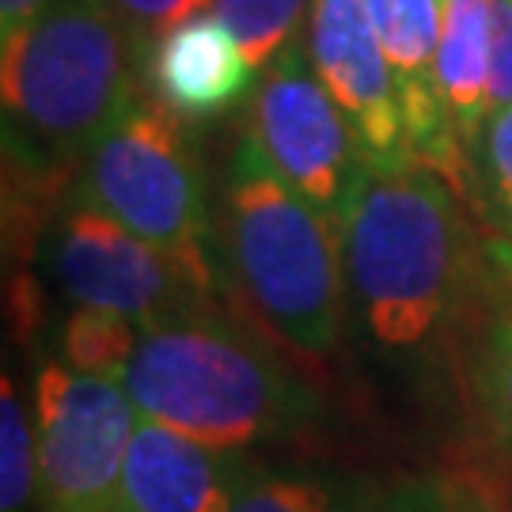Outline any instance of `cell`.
<instances>
[{
  "mask_svg": "<svg viewBox=\"0 0 512 512\" xmlns=\"http://www.w3.org/2000/svg\"><path fill=\"white\" fill-rule=\"evenodd\" d=\"M501 258L505 262L497 274L494 308H490L482 357H478V391L497 437L512 456V247H505Z\"/></svg>",
  "mask_w": 512,
  "mask_h": 512,
  "instance_id": "9a60e30c",
  "label": "cell"
},
{
  "mask_svg": "<svg viewBox=\"0 0 512 512\" xmlns=\"http://www.w3.org/2000/svg\"><path fill=\"white\" fill-rule=\"evenodd\" d=\"M376 35L384 42L391 69L399 80L403 99L406 141L414 164L440 175L459 202H467V148L448 122V110L437 92V38H440V4L437 0H361Z\"/></svg>",
  "mask_w": 512,
  "mask_h": 512,
  "instance_id": "30bf717a",
  "label": "cell"
},
{
  "mask_svg": "<svg viewBox=\"0 0 512 512\" xmlns=\"http://www.w3.org/2000/svg\"><path fill=\"white\" fill-rule=\"evenodd\" d=\"M137 421L141 414L118 380L84 376L65 361H38L35 440L46 512H118Z\"/></svg>",
  "mask_w": 512,
  "mask_h": 512,
  "instance_id": "8992f818",
  "label": "cell"
},
{
  "mask_svg": "<svg viewBox=\"0 0 512 512\" xmlns=\"http://www.w3.org/2000/svg\"><path fill=\"white\" fill-rule=\"evenodd\" d=\"M437 92L467 156L490 118V0H440Z\"/></svg>",
  "mask_w": 512,
  "mask_h": 512,
  "instance_id": "4fadbf2b",
  "label": "cell"
},
{
  "mask_svg": "<svg viewBox=\"0 0 512 512\" xmlns=\"http://www.w3.org/2000/svg\"><path fill=\"white\" fill-rule=\"evenodd\" d=\"M38 490V440L16 380L0 384V509L27 512Z\"/></svg>",
  "mask_w": 512,
  "mask_h": 512,
  "instance_id": "e0dca14e",
  "label": "cell"
},
{
  "mask_svg": "<svg viewBox=\"0 0 512 512\" xmlns=\"http://www.w3.org/2000/svg\"><path fill=\"white\" fill-rule=\"evenodd\" d=\"M247 137L296 194L338 224L342 202L361 171V152L346 114L300 42L285 46L262 69L247 114Z\"/></svg>",
  "mask_w": 512,
  "mask_h": 512,
  "instance_id": "52a82bcc",
  "label": "cell"
},
{
  "mask_svg": "<svg viewBox=\"0 0 512 512\" xmlns=\"http://www.w3.org/2000/svg\"><path fill=\"white\" fill-rule=\"evenodd\" d=\"M512 107V0H490V114Z\"/></svg>",
  "mask_w": 512,
  "mask_h": 512,
  "instance_id": "7402d4cb",
  "label": "cell"
},
{
  "mask_svg": "<svg viewBox=\"0 0 512 512\" xmlns=\"http://www.w3.org/2000/svg\"><path fill=\"white\" fill-rule=\"evenodd\" d=\"M80 198L164 251L205 300L213 296L217 258L202 164L175 110L137 95L84 156Z\"/></svg>",
  "mask_w": 512,
  "mask_h": 512,
  "instance_id": "5b68a950",
  "label": "cell"
},
{
  "mask_svg": "<svg viewBox=\"0 0 512 512\" xmlns=\"http://www.w3.org/2000/svg\"><path fill=\"white\" fill-rule=\"evenodd\" d=\"M145 61L99 0H54L4 42L8 152L50 179L88 156L129 103Z\"/></svg>",
  "mask_w": 512,
  "mask_h": 512,
  "instance_id": "277c9868",
  "label": "cell"
},
{
  "mask_svg": "<svg viewBox=\"0 0 512 512\" xmlns=\"http://www.w3.org/2000/svg\"><path fill=\"white\" fill-rule=\"evenodd\" d=\"M251 478L236 452L141 418L126 448L118 512H232Z\"/></svg>",
  "mask_w": 512,
  "mask_h": 512,
  "instance_id": "8fae6325",
  "label": "cell"
},
{
  "mask_svg": "<svg viewBox=\"0 0 512 512\" xmlns=\"http://www.w3.org/2000/svg\"><path fill=\"white\" fill-rule=\"evenodd\" d=\"M213 12L228 23V31L239 38L243 54L258 73L296 42L300 23L311 12V0H213Z\"/></svg>",
  "mask_w": 512,
  "mask_h": 512,
  "instance_id": "2e32d148",
  "label": "cell"
},
{
  "mask_svg": "<svg viewBox=\"0 0 512 512\" xmlns=\"http://www.w3.org/2000/svg\"><path fill=\"white\" fill-rule=\"evenodd\" d=\"M376 512H425L421 509V490H410V494H403V497H387Z\"/></svg>",
  "mask_w": 512,
  "mask_h": 512,
  "instance_id": "cb8c5ba5",
  "label": "cell"
},
{
  "mask_svg": "<svg viewBox=\"0 0 512 512\" xmlns=\"http://www.w3.org/2000/svg\"><path fill=\"white\" fill-rule=\"evenodd\" d=\"M50 274L76 308L114 311L141 330L202 311L205 304V296L164 251L84 198H76L57 220L50 236Z\"/></svg>",
  "mask_w": 512,
  "mask_h": 512,
  "instance_id": "ba28073f",
  "label": "cell"
},
{
  "mask_svg": "<svg viewBox=\"0 0 512 512\" xmlns=\"http://www.w3.org/2000/svg\"><path fill=\"white\" fill-rule=\"evenodd\" d=\"M54 0H0V38H16L27 23H35Z\"/></svg>",
  "mask_w": 512,
  "mask_h": 512,
  "instance_id": "603a6c76",
  "label": "cell"
},
{
  "mask_svg": "<svg viewBox=\"0 0 512 512\" xmlns=\"http://www.w3.org/2000/svg\"><path fill=\"white\" fill-rule=\"evenodd\" d=\"M425 512H512V494L505 478L482 459H459L421 490Z\"/></svg>",
  "mask_w": 512,
  "mask_h": 512,
  "instance_id": "ac0fdd59",
  "label": "cell"
},
{
  "mask_svg": "<svg viewBox=\"0 0 512 512\" xmlns=\"http://www.w3.org/2000/svg\"><path fill=\"white\" fill-rule=\"evenodd\" d=\"M122 387L137 414L239 452L300 429L315 395L247 330L190 311L141 330Z\"/></svg>",
  "mask_w": 512,
  "mask_h": 512,
  "instance_id": "7a4b0ae2",
  "label": "cell"
},
{
  "mask_svg": "<svg viewBox=\"0 0 512 512\" xmlns=\"http://www.w3.org/2000/svg\"><path fill=\"white\" fill-rule=\"evenodd\" d=\"M308 57L334 103L342 107L353 141L368 167H406L414 152L406 141L403 99L384 42L361 0H311Z\"/></svg>",
  "mask_w": 512,
  "mask_h": 512,
  "instance_id": "9c48e42d",
  "label": "cell"
},
{
  "mask_svg": "<svg viewBox=\"0 0 512 512\" xmlns=\"http://www.w3.org/2000/svg\"><path fill=\"white\" fill-rule=\"evenodd\" d=\"M475 156L482 194L494 209L497 224L512 236V107H501L486 118Z\"/></svg>",
  "mask_w": 512,
  "mask_h": 512,
  "instance_id": "ffe728a7",
  "label": "cell"
},
{
  "mask_svg": "<svg viewBox=\"0 0 512 512\" xmlns=\"http://www.w3.org/2000/svg\"><path fill=\"white\" fill-rule=\"evenodd\" d=\"M224 247L239 289L304 361L338 353L346 266L338 224L296 194L243 133L224 183Z\"/></svg>",
  "mask_w": 512,
  "mask_h": 512,
  "instance_id": "3957f363",
  "label": "cell"
},
{
  "mask_svg": "<svg viewBox=\"0 0 512 512\" xmlns=\"http://www.w3.org/2000/svg\"><path fill=\"white\" fill-rule=\"evenodd\" d=\"M148 76L156 99L179 118H213L247 95L255 65L217 12H198L160 38Z\"/></svg>",
  "mask_w": 512,
  "mask_h": 512,
  "instance_id": "7c38bea8",
  "label": "cell"
},
{
  "mask_svg": "<svg viewBox=\"0 0 512 512\" xmlns=\"http://www.w3.org/2000/svg\"><path fill=\"white\" fill-rule=\"evenodd\" d=\"M110 16L118 19V27L126 31L129 46L137 50L141 61H152V50L160 46L167 31H175L190 16L205 12L213 0H99Z\"/></svg>",
  "mask_w": 512,
  "mask_h": 512,
  "instance_id": "d6986e66",
  "label": "cell"
},
{
  "mask_svg": "<svg viewBox=\"0 0 512 512\" xmlns=\"http://www.w3.org/2000/svg\"><path fill=\"white\" fill-rule=\"evenodd\" d=\"M232 512H334V497L315 478L258 475L247 482Z\"/></svg>",
  "mask_w": 512,
  "mask_h": 512,
  "instance_id": "44dd1931",
  "label": "cell"
},
{
  "mask_svg": "<svg viewBox=\"0 0 512 512\" xmlns=\"http://www.w3.org/2000/svg\"><path fill=\"white\" fill-rule=\"evenodd\" d=\"M137 342H141V327L133 319L99 308H76L61 330V361L73 372L122 384Z\"/></svg>",
  "mask_w": 512,
  "mask_h": 512,
  "instance_id": "5bb4252c",
  "label": "cell"
},
{
  "mask_svg": "<svg viewBox=\"0 0 512 512\" xmlns=\"http://www.w3.org/2000/svg\"><path fill=\"white\" fill-rule=\"evenodd\" d=\"M342 266L368 334L418 349L452 308L459 281V198L429 167L361 164L342 213Z\"/></svg>",
  "mask_w": 512,
  "mask_h": 512,
  "instance_id": "6da1fadb",
  "label": "cell"
}]
</instances>
